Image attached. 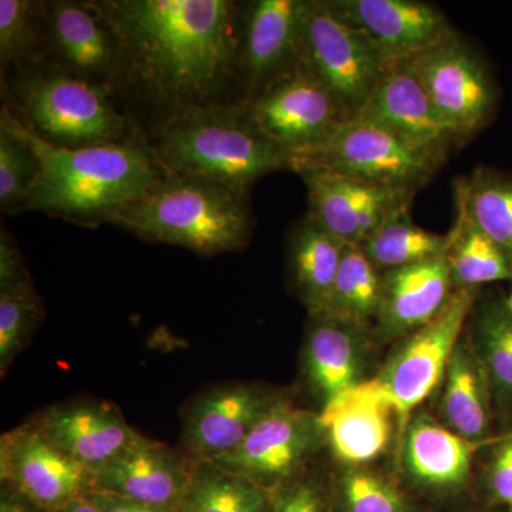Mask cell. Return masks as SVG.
Returning <instances> with one entry per match:
<instances>
[{
    "mask_svg": "<svg viewBox=\"0 0 512 512\" xmlns=\"http://www.w3.org/2000/svg\"><path fill=\"white\" fill-rule=\"evenodd\" d=\"M39 6L29 0H0V62L18 66L35 55Z\"/></svg>",
    "mask_w": 512,
    "mask_h": 512,
    "instance_id": "36",
    "label": "cell"
},
{
    "mask_svg": "<svg viewBox=\"0 0 512 512\" xmlns=\"http://www.w3.org/2000/svg\"><path fill=\"white\" fill-rule=\"evenodd\" d=\"M471 318L468 340L487 373L494 403L512 407V313L505 302L484 301Z\"/></svg>",
    "mask_w": 512,
    "mask_h": 512,
    "instance_id": "31",
    "label": "cell"
},
{
    "mask_svg": "<svg viewBox=\"0 0 512 512\" xmlns=\"http://www.w3.org/2000/svg\"><path fill=\"white\" fill-rule=\"evenodd\" d=\"M383 272L359 245H346L325 312L316 318L348 323L369 332L382 302Z\"/></svg>",
    "mask_w": 512,
    "mask_h": 512,
    "instance_id": "28",
    "label": "cell"
},
{
    "mask_svg": "<svg viewBox=\"0 0 512 512\" xmlns=\"http://www.w3.org/2000/svg\"><path fill=\"white\" fill-rule=\"evenodd\" d=\"M106 222L148 241L201 255L238 251L252 232L247 194L207 178L165 170L150 190L113 212Z\"/></svg>",
    "mask_w": 512,
    "mask_h": 512,
    "instance_id": "3",
    "label": "cell"
},
{
    "mask_svg": "<svg viewBox=\"0 0 512 512\" xmlns=\"http://www.w3.org/2000/svg\"><path fill=\"white\" fill-rule=\"evenodd\" d=\"M0 477L13 493L42 511L59 512L93 493V474L55 446L35 424L0 440Z\"/></svg>",
    "mask_w": 512,
    "mask_h": 512,
    "instance_id": "12",
    "label": "cell"
},
{
    "mask_svg": "<svg viewBox=\"0 0 512 512\" xmlns=\"http://www.w3.org/2000/svg\"><path fill=\"white\" fill-rule=\"evenodd\" d=\"M279 399V394L251 384H228L202 394L184 417L187 453L197 461L231 453Z\"/></svg>",
    "mask_w": 512,
    "mask_h": 512,
    "instance_id": "17",
    "label": "cell"
},
{
    "mask_svg": "<svg viewBox=\"0 0 512 512\" xmlns=\"http://www.w3.org/2000/svg\"><path fill=\"white\" fill-rule=\"evenodd\" d=\"M97 5L127 69L177 110L210 106L239 64L242 28L234 2L111 0Z\"/></svg>",
    "mask_w": 512,
    "mask_h": 512,
    "instance_id": "1",
    "label": "cell"
},
{
    "mask_svg": "<svg viewBox=\"0 0 512 512\" xmlns=\"http://www.w3.org/2000/svg\"><path fill=\"white\" fill-rule=\"evenodd\" d=\"M454 192L478 227L512 255V177L478 167L457 181Z\"/></svg>",
    "mask_w": 512,
    "mask_h": 512,
    "instance_id": "32",
    "label": "cell"
},
{
    "mask_svg": "<svg viewBox=\"0 0 512 512\" xmlns=\"http://www.w3.org/2000/svg\"><path fill=\"white\" fill-rule=\"evenodd\" d=\"M46 23L53 45L72 73L93 80L123 63L116 35L97 3H52L47 6Z\"/></svg>",
    "mask_w": 512,
    "mask_h": 512,
    "instance_id": "23",
    "label": "cell"
},
{
    "mask_svg": "<svg viewBox=\"0 0 512 512\" xmlns=\"http://www.w3.org/2000/svg\"><path fill=\"white\" fill-rule=\"evenodd\" d=\"M328 5L392 64L419 56L454 30L443 10L417 0H328Z\"/></svg>",
    "mask_w": 512,
    "mask_h": 512,
    "instance_id": "14",
    "label": "cell"
},
{
    "mask_svg": "<svg viewBox=\"0 0 512 512\" xmlns=\"http://www.w3.org/2000/svg\"><path fill=\"white\" fill-rule=\"evenodd\" d=\"M319 416L336 458L359 467L375 460L389 446L397 413L370 379L323 406Z\"/></svg>",
    "mask_w": 512,
    "mask_h": 512,
    "instance_id": "19",
    "label": "cell"
},
{
    "mask_svg": "<svg viewBox=\"0 0 512 512\" xmlns=\"http://www.w3.org/2000/svg\"><path fill=\"white\" fill-rule=\"evenodd\" d=\"M407 63L461 144L493 120L498 100L493 77L456 30Z\"/></svg>",
    "mask_w": 512,
    "mask_h": 512,
    "instance_id": "9",
    "label": "cell"
},
{
    "mask_svg": "<svg viewBox=\"0 0 512 512\" xmlns=\"http://www.w3.org/2000/svg\"><path fill=\"white\" fill-rule=\"evenodd\" d=\"M441 416L447 429L483 441L491 439L493 392L470 340H460L444 376Z\"/></svg>",
    "mask_w": 512,
    "mask_h": 512,
    "instance_id": "25",
    "label": "cell"
},
{
    "mask_svg": "<svg viewBox=\"0 0 512 512\" xmlns=\"http://www.w3.org/2000/svg\"><path fill=\"white\" fill-rule=\"evenodd\" d=\"M93 491L136 503L180 508L192 470L174 448L138 434L103 467L92 471Z\"/></svg>",
    "mask_w": 512,
    "mask_h": 512,
    "instance_id": "18",
    "label": "cell"
},
{
    "mask_svg": "<svg viewBox=\"0 0 512 512\" xmlns=\"http://www.w3.org/2000/svg\"><path fill=\"white\" fill-rule=\"evenodd\" d=\"M500 439H466L430 417L416 416L406 426L404 470L421 487L454 490L467 483L477 451L494 446Z\"/></svg>",
    "mask_w": 512,
    "mask_h": 512,
    "instance_id": "22",
    "label": "cell"
},
{
    "mask_svg": "<svg viewBox=\"0 0 512 512\" xmlns=\"http://www.w3.org/2000/svg\"><path fill=\"white\" fill-rule=\"evenodd\" d=\"M59 512H101L100 508L97 507L96 504L93 503L92 498L89 495L86 497L79 498V500L73 501L64 507L63 510Z\"/></svg>",
    "mask_w": 512,
    "mask_h": 512,
    "instance_id": "42",
    "label": "cell"
},
{
    "mask_svg": "<svg viewBox=\"0 0 512 512\" xmlns=\"http://www.w3.org/2000/svg\"><path fill=\"white\" fill-rule=\"evenodd\" d=\"M245 109L288 157L315 146L345 120L329 90L302 63L266 83Z\"/></svg>",
    "mask_w": 512,
    "mask_h": 512,
    "instance_id": "10",
    "label": "cell"
},
{
    "mask_svg": "<svg viewBox=\"0 0 512 512\" xmlns=\"http://www.w3.org/2000/svg\"><path fill=\"white\" fill-rule=\"evenodd\" d=\"M456 221L448 232L446 259L454 289H476L512 279V255L478 227L456 201Z\"/></svg>",
    "mask_w": 512,
    "mask_h": 512,
    "instance_id": "27",
    "label": "cell"
},
{
    "mask_svg": "<svg viewBox=\"0 0 512 512\" xmlns=\"http://www.w3.org/2000/svg\"><path fill=\"white\" fill-rule=\"evenodd\" d=\"M151 150L165 171L207 178L242 194L265 175L291 170L288 154L252 123L245 107L177 110Z\"/></svg>",
    "mask_w": 512,
    "mask_h": 512,
    "instance_id": "4",
    "label": "cell"
},
{
    "mask_svg": "<svg viewBox=\"0 0 512 512\" xmlns=\"http://www.w3.org/2000/svg\"><path fill=\"white\" fill-rule=\"evenodd\" d=\"M316 0H255L241 30L239 66L258 93L301 59L303 36Z\"/></svg>",
    "mask_w": 512,
    "mask_h": 512,
    "instance_id": "16",
    "label": "cell"
},
{
    "mask_svg": "<svg viewBox=\"0 0 512 512\" xmlns=\"http://www.w3.org/2000/svg\"><path fill=\"white\" fill-rule=\"evenodd\" d=\"M42 302L32 284L0 289V373L8 372L42 319Z\"/></svg>",
    "mask_w": 512,
    "mask_h": 512,
    "instance_id": "34",
    "label": "cell"
},
{
    "mask_svg": "<svg viewBox=\"0 0 512 512\" xmlns=\"http://www.w3.org/2000/svg\"><path fill=\"white\" fill-rule=\"evenodd\" d=\"M453 292L446 256L383 272L377 336L390 340L412 335L443 311Z\"/></svg>",
    "mask_w": 512,
    "mask_h": 512,
    "instance_id": "20",
    "label": "cell"
},
{
    "mask_svg": "<svg viewBox=\"0 0 512 512\" xmlns=\"http://www.w3.org/2000/svg\"><path fill=\"white\" fill-rule=\"evenodd\" d=\"M326 439L319 414L278 400L247 439L211 463L251 478L262 487H281L296 476Z\"/></svg>",
    "mask_w": 512,
    "mask_h": 512,
    "instance_id": "11",
    "label": "cell"
},
{
    "mask_svg": "<svg viewBox=\"0 0 512 512\" xmlns=\"http://www.w3.org/2000/svg\"><path fill=\"white\" fill-rule=\"evenodd\" d=\"M343 512H410L402 491L386 477L350 467L339 483Z\"/></svg>",
    "mask_w": 512,
    "mask_h": 512,
    "instance_id": "35",
    "label": "cell"
},
{
    "mask_svg": "<svg viewBox=\"0 0 512 512\" xmlns=\"http://www.w3.org/2000/svg\"><path fill=\"white\" fill-rule=\"evenodd\" d=\"M39 508L29 503L25 498L13 491H3L0 501V512H39Z\"/></svg>",
    "mask_w": 512,
    "mask_h": 512,
    "instance_id": "41",
    "label": "cell"
},
{
    "mask_svg": "<svg viewBox=\"0 0 512 512\" xmlns=\"http://www.w3.org/2000/svg\"><path fill=\"white\" fill-rule=\"evenodd\" d=\"M487 487L495 503L512 512V434L495 444L487 471Z\"/></svg>",
    "mask_w": 512,
    "mask_h": 512,
    "instance_id": "38",
    "label": "cell"
},
{
    "mask_svg": "<svg viewBox=\"0 0 512 512\" xmlns=\"http://www.w3.org/2000/svg\"><path fill=\"white\" fill-rule=\"evenodd\" d=\"M22 131L40 164L26 207L29 211L106 222L164 174L153 150L131 141L69 148L47 143L23 121Z\"/></svg>",
    "mask_w": 512,
    "mask_h": 512,
    "instance_id": "2",
    "label": "cell"
},
{
    "mask_svg": "<svg viewBox=\"0 0 512 512\" xmlns=\"http://www.w3.org/2000/svg\"><path fill=\"white\" fill-rule=\"evenodd\" d=\"M180 504L181 512H268V488L227 468L197 461Z\"/></svg>",
    "mask_w": 512,
    "mask_h": 512,
    "instance_id": "30",
    "label": "cell"
},
{
    "mask_svg": "<svg viewBox=\"0 0 512 512\" xmlns=\"http://www.w3.org/2000/svg\"><path fill=\"white\" fill-rule=\"evenodd\" d=\"M33 424L63 453L90 471L109 463L138 436L119 410L109 404L50 407Z\"/></svg>",
    "mask_w": 512,
    "mask_h": 512,
    "instance_id": "21",
    "label": "cell"
},
{
    "mask_svg": "<svg viewBox=\"0 0 512 512\" xmlns=\"http://www.w3.org/2000/svg\"><path fill=\"white\" fill-rule=\"evenodd\" d=\"M356 117L375 121L440 164L454 147L461 146L407 62L389 67Z\"/></svg>",
    "mask_w": 512,
    "mask_h": 512,
    "instance_id": "15",
    "label": "cell"
},
{
    "mask_svg": "<svg viewBox=\"0 0 512 512\" xmlns=\"http://www.w3.org/2000/svg\"><path fill=\"white\" fill-rule=\"evenodd\" d=\"M89 497L101 512H181L180 508L136 503V501L126 500V498L116 497V495L97 493V491L90 493Z\"/></svg>",
    "mask_w": 512,
    "mask_h": 512,
    "instance_id": "40",
    "label": "cell"
},
{
    "mask_svg": "<svg viewBox=\"0 0 512 512\" xmlns=\"http://www.w3.org/2000/svg\"><path fill=\"white\" fill-rule=\"evenodd\" d=\"M299 63L329 90L345 120L359 116L393 66L362 32L339 19L328 2L318 0L309 15Z\"/></svg>",
    "mask_w": 512,
    "mask_h": 512,
    "instance_id": "7",
    "label": "cell"
},
{
    "mask_svg": "<svg viewBox=\"0 0 512 512\" xmlns=\"http://www.w3.org/2000/svg\"><path fill=\"white\" fill-rule=\"evenodd\" d=\"M359 247L379 271L387 272L446 255L448 234L414 224L406 205L389 215Z\"/></svg>",
    "mask_w": 512,
    "mask_h": 512,
    "instance_id": "29",
    "label": "cell"
},
{
    "mask_svg": "<svg viewBox=\"0 0 512 512\" xmlns=\"http://www.w3.org/2000/svg\"><path fill=\"white\" fill-rule=\"evenodd\" d=\"M30 278L22 256L8 232L0 235V289L29 284Z\"/></svg>",
    "mask_w": 512,
    "mask_h": 512,
    "instance_id": "39",
    "label": "cell"
},
{
    "mask_svg": "<svg viewBox=\"0 0 512 512\" xmlns=\"http://www.w3.org/2000/svg\"><path fill=\"white\" fill-rule=\"evenodd\" d=\"M19 99L23 123L53 146L126 141V119L114 107L106 84L74 73H42L20 84Z\"/></svg>",
    "mask_w": 512,
    "mask_h": 512,
    "instance_id": "5",
    "label": "cell"
},
{
    "mask_svg": "<svg viewBox=\"0 0 512 512\" xmlns=\"http://www.w3.org/2000/svg\"><path fill=\"white\" fill-rule=\"evenodd\" d=\"M346 245L308 214L293 232L289 255L293 284L312 318L325 312Z\"/></svg>",
    "mask_w": 512,
    "mask_h": 512,
    "instance_id": "26",
    "label": "cell"
},
{
    "mask_svg": "<svg viewBox=\"0 0 512 512\" xmlns=\"http://www.w3.org/2000/svg\"><path fill=\"white\" fill-rule=\"evenodd\" d=\"M295 173L308 188L309 217L348 245L362 244L394 211L412 205L417 194L323 168L303 167Z\"/></svg>",
    "mask_w": 512,
    "mask_h": 512,
    "instance_id": "13",
    "label": "cell"
},
{
    "mask_svg": "<svg viewBox=\"0 0 512 512\" xmlns=\"http://www.w3.org/2000/svg\"><path fill=\"white\" fill-rule=\"evenodd\" d=\"M268 512H330L322 488L313 481L282 484L271 498Z\"/></svg>",
    "mask_w": 512,
    "mask_h": 512,
    "instance_id": "37",
    "label": "cell"
},
{
    "mask_svg": "<svg viewBox=\"0 0 512 512\" xmlns=\"http://www.w3.org/2000/svg\"><path fill=\"white\" fill-rule=\"evenodd\" d=\"M367 330L328 318H313L305 340L303 367L323 406L362 382Z\"/></svg>",
    "mask_w": 512,
    "mask_h": 512,
    "instance_id": "24",
    "label": "cell"
},
{
    "mask_svg": "<svg viewBox=\"0 0 512 512\" xmlns=\"http://www.w3.org/2000/svg\"><path fill=\"white\" fill-rule=\"evenodd\" d=\"M35 151L23 136L22 121L3 107L0 119V205L3 212L26 210L39 175Z\"/></svg>",
    "mask_w": 512,
    "mask_h": 512,
    "instance_id": "33",
    "label": "cell"
},
{
    "mask_svg": "<svg viewBox=\"0 0 512 512\" xmlns=\"http://www.w3.org/2000/svg\"><path fill=\"white\" fill-rule=\"evenodd\" d=\"M476 289H454L443 311L407 336L382 373L373 377L406 427L410 414L433 394L461 340L464 326L476 308Z\"/></svg>",
    "mask_w": 512,
    "mask_h": 512,
    "instance_id": "8",
    "label": "cell"
},
{
    "mask_svg": "<svg viewBox=\"0 0 512 512\" xmlns=\"http://www.w3.org/2000/svg\"><path fill=\"white\" fill-rule=\"evenodd\" d=\"M289 163L292 171L323 168L367 183L416 192L443 165L362 117L340 121L318 144L289 157Z\"/></svg>",
    "mask_w": 512,
    "mask_h": 512,
    "instance_id": "6",
    "label": "cell"
},
{
    "mask_svg": "<svg viewBox=\"0 0 512 512\" xmlns=\"http://www.w3.org/2000/svg\"><path fill=\"white\" fill-rule=\"evenodd\" d=\"M505 306H507L508 311L512 313V289L510 295H508V298L505 299Z\"/></svg>",
    "mask_w": 512,
    "mask_h": 512,
    "instance_id": "43",
    "label": "cell"
}]
</instances>
